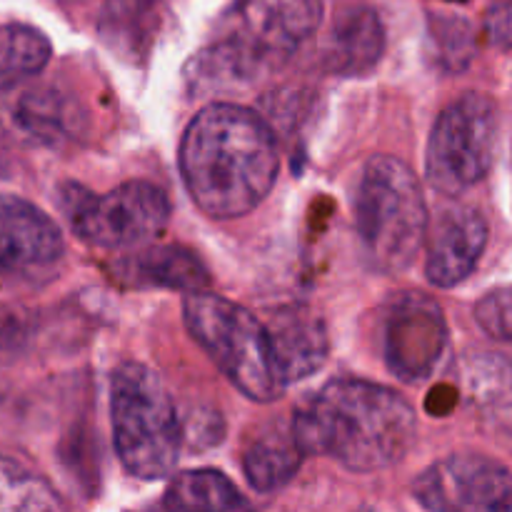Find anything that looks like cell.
<instances>
[{
	"mask_svg": "<svg viewBox=\"0 0 512 512\" xmlns=\"http://www.w3.org/2000/svg\"><path fill=\"white\" fill-rule=\"evenodd\" d=\"M280 153L273 128L255 110L213 103L190 120L180 140V175L208 218L253 213L273 190Z\"/></svg>",
	"mask_w": 512,
	"mask_h": 512,
	"instance_id": "1",
	"label": "cell"
},
{
	"mask_svg": "<svg viewBox=\"0 0 512 512\" xmlns=\"http://www.w3.org/2000/svg\"><path fill=\"white\" fill-rule=\"evenodd\" d=\"M290 428L305 455H325L353 473H380L413 448L418 415L388 385L340 378L305 400Z\"/></svg>",
	"mask_w": 512,
	"mask_h": 512,
	"instance_id": "2",
	"label": "cell"
},
{
	"mask_svg": "<svg viewBox=\"0 0 512 512\" xmlns=\"http://www.w3.org/2000/svg\"><path fill=\"white\" fill-rule=\"evenodd\" d=\"M323 23V0H233L190 60L195 93H225L283 70Z\"/></svg>",
	"mask_w": 512,
	"mask_h": 512,
	"instance_id": "3",
	"label": "cell"
},
{
	"mask_svg": "<svg viewBox=\"0 0 512 512\" xmlns=\"http://www.w3.org/2000/svg\"><path fill=\"white\" fill-rule=\"evenodd\" d=\"M110 423L120 463L140 480H163L175 470L183 448L168 385L150 365L123 363L110 378Z\"/></svg>",
	"mask_w": 512,
	"mask_h": 512,
	"instance_id": "4",
	"label": "cell"
},
{
	"mask_svg": "<svg viewBox=\"0 0 512 512\" xmlns=\"http://www.w3.org/2000/svg\"><path fill=\"white\" fill-rule=\"evenodd\" d=\"M355 220L373 265L403 273L428 238V205L418 175L400 158L373 155L355 193Z\"/></svg>",
	"mask_w": 512,
	"mask_h": 512,
	"instance_id": "5",
	"label": "cell"
},
{
	"mask_svg": "<svg viewBox=\"0 0 512 512\" xmlns=\"http://www.w3.org/2000/svg\"><path fill=\"white\" fill-rule=\"evenodd\" d=\"M183 318L190 338L245 398L268 405L285 393L288 385L280 378L268 328L258 315L210 290H198L185 295Z\"/></svg>",
	"mask_w": 512,
	"mask_h": 512,
	"instance_id": "6",
	"label": "cell"
},
{
	"mask_svg": "<svg viewBox=\"0 0 512 512\" xmlns=\"http://www.w3.org/2000/svg\"><path fill=\"white\" fill-rule=\"evenodd\" d=\"M58 203L73 233L103 250L135 248L155 238L170 220L168 195L148 180H130L105 195L65 183L58 190Z\"/></svg>",
	"mask_w": 512,
	"mask_h": 512,
	"instance_id": "7",
	"label": "cell"
},
{
	"mask_svg": "<svg viewBox=\"0 0 512 512\" xmlns=\"http://www.w3.org/2000/svg\"><path fill=\"white\" fill-rule=\"evenodd\" d=\"M500 133L498 105L485 93H465L435 120L425 155L430 185L443 195H460L485 180L495 160Z\"/></svg>",
	"mask_w": 512,
	"mask_h": 512,
	"instance_id": "8",
	"label": "cell"
},
{
	"mask_svg": "<svg viewBox=\"0 0 512 512\" xmlns=\"http://www.w3.org/2000/svg\"><path fill=\"white\" fill-rule=\"evenodd\" d=\"M413 498L433 512H510L508 465L475 453L438 460L413 480Z\"/></svg>",
	"mask_w": 512,
	"mask_h": 512,
	"instance_id": "9",
	"label": "cell"
},
{
	"mask_svg": "<svg viewBox=\"0 0 512 512\" xmlns=\"http://www.w3.org/2000/svg\"><path fill=\"white\" fill-rule=\"evenodd\" d=\"M448 350V323L438 300L420 290L390 298L383 315V355L403 383H423Z\"/></svg>",
	"mask_w": 512,
	"mask_h": 512,
	"instance_id": "10",
	"label": "cell"
},
{
	"mask_svg": "<svg viewBox=\"0 0 512 512\" xmlns=\"http://www.w3.org/2000/svg\"><path fill=\"white\" fill-rule=\"evenodd\" d=\"M0 128L25 145L65 148L85 130V110L78 100L55 88L0 90Z\"/></svg>",
	"mask_w": 512,
	"mask_h": 512,
	"instance_id": "11",
	"label": "cell"
},
{
	"mask_svg": "<svg viewBox=\"0 0 512 512\" xmlns=\"http://www.w3.org/2000/svg\"><path fill=\"white\" fill-rule=\"evenodd\" d=\"M63 255V233L38 205L0 193V273L35 278L50 273Z\"/></svg>",
	"mask_w": 512,
	"mask_h": 512,
	"instance_id": "12",
	"label": "cell"
},
{
	"mask_svg": "<svg viewBox=\"0 0 512 512\" xmlns=\"http://www.w3.org/2000/svg\"><path fill=\"white\" fill-rule=\"evenodd\" d=\"M430 228V225H428ZM488 245V220L473 205H453L435 218L425 273L435 288H455L478 268Z\"/></svg>",
	"mask_w": 512,
	"mask_h": 512,
	"instance_id": "13",
	"label": "cell"
},
{
	"mask_svg": "<svg viewBox=\"0 0 512 512\" xmlns=\"http://www.w3.org/2000/svg\"><path fill=\"white\" fill-rule=\"evenodd\" d=\"M265 328L285 385L310 378L328 363V328L315 310L305 305H290L270 315Z\"/></svg>",
	"mask_w": 512,
	"mask_h": 512,
	"instance_id": "14",
	"label": "cell"
},
{
	"mask_svg": "<svg viewBox=\"0 0 512 512\" xmlns=\"http://www.w3.org/2000/svg\"><path fill=\"white\" fill-rule=\"evenodd\" d=\"M118 278L140 288H168L180 293H198L210 288V273L203 260L180 245L145 248L115 265Z\"/></svg>",
	"mask_w": 512,
	"mask_h": 512,
	"instance_id": "15",
	"label": "cell"
},
{
	"mask_svg": "<svg viewBox=\"0 0 512 512\" xmlns=\"http://www.w3.org/2000/svg\"><path fill=\"white\" fill-rule=\"evenodd\" d=\"M305 453L295 440L293 428L273 423L253 438L243 453V473L250 488L260 495L283 490L298 475Z\"/></svg>",
	"mask_w": 512,
	"mask_h": 512,
	"instance_id": "16",
	"label": "cell"
},
{
	"mask_svg": "<svg viewBox=\"0 0 512 512\" xmlns=\"http://www.w3.org/2000/svg\"><path fill=\"white\" fill-rule=\"evenodd\" d=\"M385 50V30L378 13L353 8L335 23L325 63L338 75H363L378 65Z\"/></svg>",
	"mask_w": 512,
	"mask_h": 512,
	"instance_id": "17",
	"label": "cell"
},
{
	"mask_svg": "<svg viewBox=\"0 0 512 512\" xmlns=\"http://www.w3.org/2000/svg\"><path fill=\"white\" fill-rule=\"evenodd\" d=\"M173 510H245L248 500L220 470H188L173 478L163 498Z\"/></svg>",
	"mask_w": 512,
	"mask_h": 512,
	"instance_id": "18",
	"label": "cell"
},
{
	"mask_svg": "<svg viewBox=\"0 0 512 512\" xmlns=\"http://www.w3.org/2000/svg\"><path fill=\"white\" fill-rule=\"evenodd\" d=\"M50 40L23 23L0 25V90L25 83L50 63Z\"/></svg>",
	"mask_w": 512,
	"mask_h": 512,
	"instance_id": "19",
	"label": "cell"
},
{
	"mask_svg": "<svg viewBox=\"0 0 512 512\" xmlns=\"http://www.w3.org/2000/svg\"><path fill=\"white\" fill-rule=\"evenodd\" d=\"M63 500L53 485L15 460L0 455V512L60 510Z\"/></svg>",
	"mask_w": 512,
	"mask_h": 512,
	"instance_id": "20",
	"label": "cell"
},
{
	"mask_svg": "<svg viewBox=\"0 0 512 512\" xmlns=\"http://www.w3.org/2000/svg\"><path fill=\"white\" fill-rule=\"evenodd\" d=\"M433 58L448 73H460L475 55V35L465 18L450 13H433L428 18Z\"/></svg>",
	"mask_w": 512,
	"mask_h": 512,
	"instance_id": "21",
	"label": "cell"
},
{
	"mask_svg": "<svg viewBox=\"0 0 512 512\" xmlns=\"http://www.w3.org/2000/svg\"><path fill=\"white\" fill-rule=\"evenodd\" d=\"M510 290L508 288H498L490 290L488 295L475 303V320H478L480 328L490 335V338L500 340V343H508L512 338V325H510Z\"/></svg>",
	"mask_w": 512,
	"mask_h": 512,
	"instance_id": "22",
	"label": "cell"
},
{
	"mask_svg": "<svg viewBox=\"0 0 512 512\" xmlns=\"http://www.w3.org/2000/svg\"><path fill=\"white\" fill-rule=\"evenodd\" d=\"M485 33H488V40L498 50L505 53V50L510 48V0H498V3L490 8L488 20H485Z\"/></svg>",
	"mask_w": 512,
	"mask_h": 512,
	"instance_id": "23",
	"label": "cell"
},
{
	"mask_svg": "<svg viewBox=\"0 0 512 512\" xmlns=\"http://www.w3.org/2000/svg\"><path fill=\"white\" fill-rule=\"evenodd\" d=\"M8 175V163H5L3 158H0V178H5Z\"/></svg>",
	"mask_w": 512,
	"mask_h": 512,
	"instance_id": "24",
	"label": "cell"
}]
</instances>
